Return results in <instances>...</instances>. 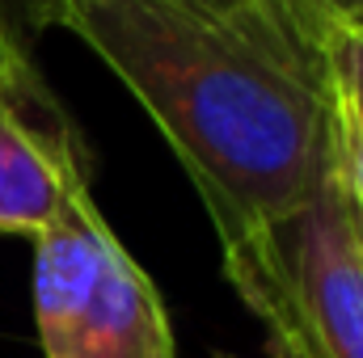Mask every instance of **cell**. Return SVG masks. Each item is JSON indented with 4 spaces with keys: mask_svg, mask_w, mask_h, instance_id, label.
Listing matches in <instances>:
<instances>
[{
    "mask_svg": "<svg viewBox=\"0 0 363 358\" xmlns=\"http://www.w3.org/2000/svg\"><path fill=\"white\" fill-rule=\"evenodd\" d=\"M110 241L114 232L93 207L89 185L34 236V325L43 358H64Z\"/></svg>",
    "mask_w": 363,
    "mask_h": 358,
    "instance_id": "cell-4",
    "label": "cell"
},
{
    "mask_svg": "<svg viewBox=\"0 0 363 358\" xmlns=\"http://www.w3.org/2000/svg\"><path fill=\"white\" fill-rule=\"evenodd\" d=\"M254 316L262 321V333H267V358H308V350L296 337V329L274 308H254Z\"/></svg>",
    "mask_w": 363,
    "mask_h": 358,
    "instance_id": "cell-9",
    "label": "cell"
},
{
    "mask_svg": "<svg viewBox=\"0 0 363 358\" xmlns=\"http://www.w3.org/2000/svg\"><path fill=\"white\" fill-rule=\"evenodd\" d=\"M287 4H291V8H300V4H296V0H287ZM300 13H304V8H300ZM304 17H313V13H304ZM313 21H317V17H313Z\"/></svg>",
    "mask_w": 363,
    "mask_h": 358,
    "instance_id": "cell-11",
    "label": "cell"
},
{
    "mask_svg": "<svg viewBox=\"0 0 363 358\" xmlns=\"http://www.w3.org/2000/svg\"><path fill=\"white\" fill-rule=\"evenodd\" d=\"M359 198H363V194H359Z\"/></svg>",
    "mask_w": 363,
    "mask_h": 358,
    "instance_id": "cell-13",
    "label": "cell"
},
{
    "mask_svg": "<svg viewBox=\"0 0 363 358\" xmlns=\"http://www.w3.org/2000/svg\"><path fill=\"white\" fill-rule=\"evenodd\" d=\"M26 59H34V55H30V34H26V25L17 21L13 4L0 0V81H4L17 64H26Z\"/></svg>",
    "mask_w": 363,
    "mask_h": 358,
    "instance_id": "cell-8",
    "label": "cell"
},
{
    "mask_svg": "<svg viewBox=\"0 0 363 358\" xmlns=\"http://www.w3.org/2000/svg\"><path fill=\"white\" fill-rule=\"evenodd\" d=\"M64 358H178L165 304L118 236L97 266Z\"/></svg>",
    "mask_w": 363,
    "mask_h": 358,
    "instance_id": "cell-5",
    "label": "cell"
},
{
    "mask_svg": "<svg viewBox=\"0 0 363 358\" xmlns=\"http://www.w3.org/2000/svg\"><path fill=\"white\" fill-rule=\"evenodd\" d=\"M17 21L26 25V34H38V30H64L68 13L81 4V0H9ZM178 8H190V13H203V17H224L250 0H169Z\"/></svg>",
    "mask_w": 363,
    "mask_h": 358,
    "instance_id": "cell-7",
    "label": "cell"
},
{
    "mask_svg": "<svg viewBox=\"0 0 363 358\" xmlns=\"http://www.w3.org/2000/svg\"><path fill=\"white\" fill-rule=\"evenodd\" d=\"M304 4L325 25H363V0H304Z\"/></svg>",
    "mask_w": 363,
    "mask_h": 358,
    "instance_id": "cell-10",
    "label": "cell"
},
{
    "mask_svg": "<svg viewBox=\"0 0 363 358\" xmlns=\"http://www.w3.org/2000/svg\"><path fill=\"white\" fill-rule=\"evenodd\" d=\"M325 68H330L334 89L363 114V25L325 30Z\"/></svg>",
    "mask_w": 363,
    "mask_h": 358,
    "instance_id": "cell-6",
    "label": "cell"
},
{
    "mask_svg": "<svg viewBox=\"0 0 363 358\" xmlns=\"http://www.w3.org/2000/svg\"><path fill=\"white\" fill-rule=\"evenodd\" d=\"M220 253L245 308H274L308 358H363V198L338 127L317 194L279 228L220 245Z\"/></svg>",
    "mask_w": 363,
    "mask_h": 358,
    "instance_id": "cell-2",
    "label": "cell"
},
{
    "mask_svg": "<svg viewBox=\"0 0 363 358\" xmlns=\"http://www.w3.org/2000/svg\"><path fill=\"white\" fill-rule=\"evenodd\" d=\"M85 185L72 118L43 85L34 59L17 64L0 81V236L34 241Z\"/></svg>",
    "mask_w": 363,
    "mask_h": 358,
    "instance_id": "cell-3",
    "label": "cell"
},
{
    "mask_svg": "<svg viewBox=\"0 0 363 358\" xmlns=\"http://www.w3.org/2000/svg\"><path fill=\"white\" fill-rule=\"evenodd\" d=\"M296 4H300V8H304V13H308V4H304V0H296ZM321 25H325V21H321Z\"/></svg>",
    "mask_w": 363,
    "mask_h": 358,
    "instance_id": "cell-12",
    "label": "cell"
},
{
    "mask_svg": "<svg viewBox=\"0 0 363 358\" xmlns=\"http://www.w3.org/2000/svg\"><path fill=\"white\" fill-rule=\"evenodd\" d=\"M190 173L220 245L291 219L334 161L325 30L287 0L203 17L169 0H81L68 21Z\"/></svg>",
    "mask_w": 363,
    "mask_h": 358,
    "instance_id": "cell-1",
    "label": "cell"
}]
</instances>
